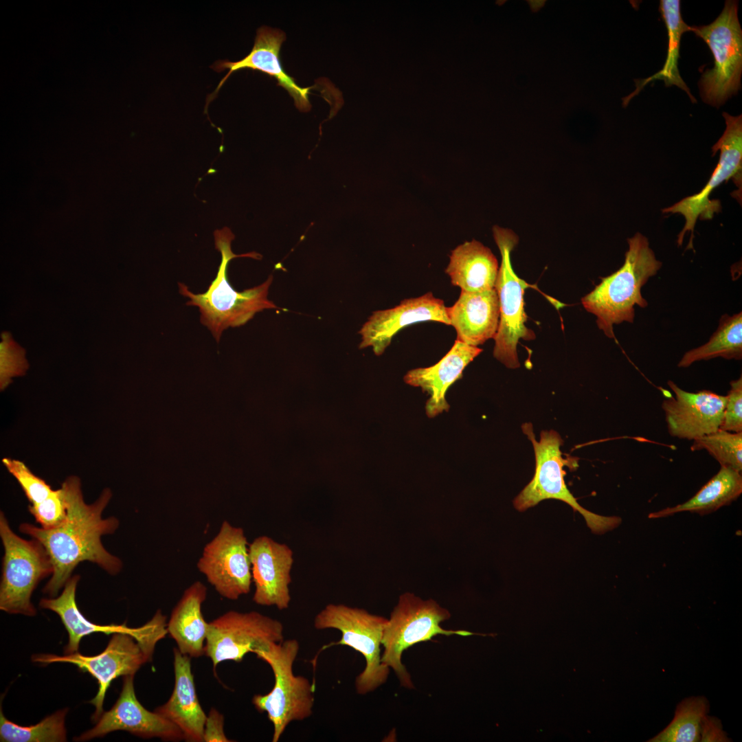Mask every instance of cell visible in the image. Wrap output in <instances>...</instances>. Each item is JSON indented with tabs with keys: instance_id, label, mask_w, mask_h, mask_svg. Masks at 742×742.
Here are the masks:
<instances>
[{
	"instance_id": "cell-1",
	"label": "cell",
	"mask_w": 742,
	"mask_h": 742,
	"mask_svg": "<svg viewBox=\"0 0 742 742\" xmlns=\"http://www.w3.org/2000/svg\"><path fill=\"white\" fill-rule=\"evenodd\" d=\"M67 517L60 526L46 530L28 523L19 526V530L38 540L47 552L54 567L51 578L43 588L49 596H56L71 577L76 567L87 561L97 564L111 575L122 569V561L109 553L103 546L101 537L113 534L119 527L115 517L103 518L112 493L104 488L91 504L85 502L80 480L71 475L60 488Z\"/></svg>"
},
{
	"instance_id": "cell-2",
	"label": "cell",
	"mask_w": 742,
	"mask_h": 742,
	"mask_svg": "<svg viewBox=\"0 0 742 742\" xmlns=\"http://www.w3.org/2000/svg\"><path fill=\"white\" fill-rule=\"evenodd\" d=\"M215 248L221 254V261L216 278L203 293L195 294L185 284L179 282V293L189 300L186 305L195 306L199 309L200 322L211 332L219 342L223 332L229 327H237L246 324L256 313L265 309L278 308L268 299L269 289L273 281L271 275L257 286L237 291L232 288L227 277V269L231 260L248 257L261 259L255 251L235 254L231 249L235 236L227 227L214 232Z\"/></svg>"
},
{
	"instance_id": "cell-3",
	"label": "cell",
	"mask_w": 742,
	"mask_h": 742,
	"mask_svg": "<svg viewBox=\"0 0 742 742\" xmlns=\"http://www.w3.org/2000/svg\"><path fill=\"white\" fill-rule=\"evenodd\" d=\"M627 242L629 249L622 266L603 278L600 283L581 299L585 310L596 315L599 329L609 338H614V324L633 322L636 305L647 306L641 289L662 265L642 234L636 233Z\"/></svg>"
},
{
	"instance_id": "cell-4",
	"label": "cell",
	"mask_w": 742,
	"mask_h": 742,
	"mask_svg": "<svg viewBox=\"0 0 742 742\" xmlns=\"http://www.w3.org/2000/svg\"><path fill=\"white\" fill-rule=\"evenodd\" d=\"M299 649L297 640L288 639L269 642L255 652L270 666L274 675L271 690L252 698L257 710L266 712L273 724V742L280 740L291 722L307 719L313 713V685L306 677L295 675L293 670Z\"/></svg>"
},
{
	"instance_id": "cell-5",
	"label": "cell",
	"mask_w": 742,
	"mask_h": 742,
	"mask_svg": "<svg viewBox=\"0 0 742 742\" xmlns=\"http://www.w3.org/2000/svg\"><path fill=\"white\" fill-rule=\"evenodd\" d=\"M450 617V612L434 600H423L410 592L399 596L383 630L381 645L384 650L381 662L394 671L401 686L408 689L414 688L411 676L401 660L403 651L410 647L431 640L440 634L447 636H497L496 633H477L441 627L440 623Z\"/></svg>"
},
{
	"instance_id": "cell-6",
	"label": "cell",
	"mask_w": 742,
	"mask_h": 742,
	"mask_svg": "<svg viewBox=\"0 0 742 742\" xmlns=\"http://www.w3.org/2000/svg\"><path fill=\"white\" fill-rule=\"evenodd\" d=\"M523 432L531 441L535 456V472L532 480L513 502L515 508L524 511L545 499H554L570 505L585 519L587 526L595 534H603L617 527L621 519L617 517H605L582 507L568 490L565 480L563 466L568 464L560 449L563 439L554 430L542 431L540 440L535 438L530 423L522 425Z\"/></svg>"
},
{
	"instance_id": "cell-7",
	"label": "cell",
	"mask_w": 742,
	"mask_h": 742,
	"mask_svg": "<svg viewBox=\"0 0 742 742\" xmlns=\"http://www.w3.org/2000/svg\"><path fill=\"white\" fill-rule=\"evenodd\" d=\"M0 536L4 548L0 609L9 614L34 616L36 609L31 596L39 582L53 574L51 559L38 540H26L15 534L3 512Z\"/></svg>"
},
{
	"instance_id": "cell-8",
	"label": "cell",
	"mask_w": 742,
	"mask_h": 742,
	"mask_svg": "<svg viewBox=\"0 0 742 742\" xmlns=\"http://www.w3.org/2000/svg\"><path fill=\"white\" fill-rule=\"evenodd\" d=\"M387 618L366 610L343 604H328L315 617L317 630L334 629L341 633L334 645L348 646L365 658L366 666L357 677L355 688L359 695L376 690L387 679L390 668L381 662V646Z\"/></svg>"
},
{
	"instance_id": "cell-9",
	"label": "cell",
	"mask_w": 742,
	"mask_h": 742,
	"mask_svg": "<svg viewBox=\"0 0 742 742\" xmlns=\"http://www.w3.org/2000/svg\"><path fill=\"white\" fill-rule=\"evenodd\" d=\"M493 235L499 250L502 262L495 285L499 304V322L493 338V356L508 368L519 367L517 346L520 339L533 340L535 333L525 325V289L530 285L515 272L510 254L518 243V236L510 229L494 226Z\"/></svg>"
},
{
	"instance_id": "cell-10",
	"label": "cell",
	"mask_w": 742,
	"mask_h": 742,
	"mask_svg": "<svg viewBox=\"0 0 742 742\" xmlns=\"http://www.w3.org/2000/svg\"><path fill=\"white\" fill-rule=\"evenodd\" d=\"M737 12V2L726 1L712 23L689 27L706 42L714 56L713 68L706 70L699 82L704 101L714 106L723 103L741 87L742 31Z\"/></svg>"
},
{
	"instance_id": "cell-11",
	"label": "cell",
	"mask_w": 742,
	"mask_h": 742,
	"mask_svg": "<svg viewBox=\"0 0 742 742\" xmlns=\"http://www.w3.org/2000/svg\"><path fill=\"white\" fill-rule=\"evenodd\" d=\"M284 627L276 619L256 611H229L208 622L205 654L214 668L221 662H240L269 642L284 640Z\"/></svg>"
},
{
	"instance_id": "cell-12",
	"label": "cell",
	"mask_w": 742,
	"mask_h": 742,
	"mask_svg": "<svg viewBox=\"0 0 742 742\" xmlns=\"http://www.w3.org/2000/svg\"><path fill=\"white\" fill-rule=\"evenodd\" d=\"M154 649L129 633H115L106 649L96 655L87 656L78 652L63 656L38 654L33 655L32 660L41 664L71 663L95 677L98 691L89 703L95 707L92 719L98 721L103 713L104 699L111 682L120 676L134 675L144 664L151 660Z\"/></svg>"
},
{
	"instance_id": "cell-13",
	"label": "cell",
	"mask_w": 742,
	"mask_h": 742,
	"mask_svg": "<svg viewBox=\"0 0 742 742\" xmlns=\"http://www.w3.org/2000/svg\"><path fill=\"white\" fill-rule=\"evenodd\" d=\"M249 546L243 529L224 521L203 548L197 568L223 598L235 600L250 591Z\"/></svg>"
},
{
	"instance_id": "cell-14",
	"label": "cell",
	"mask_w": 742,
	"mask_h": 742,
	"mask_svg": "<svg viewBox=\"0 0 742 742\" xmlns=\"http://www.w3.org/2000/svg\"><path fill=\"white\" fill-rule=\"evenodd\" d=\"M726 120V128L712 147L715 155L720 150L719 162L704 188L698 193L684 198L673 205L663 209L664 213H679L686 220L684 227L678 234L677 244L682 245L683 238L687 232L691 237L686 249H693L694 228L697 220L711 219L716 212L721 210L719 201L710 200V194L724 181L734 177L741 187V171L742 165V118L741 115L732 116L728 113H723Z\"/></svg>"
},
{
	"instance_id": "cell-15",
	"label": "cell",
	"mask_w": 742,
	"mask_h": 742,
	"mask_svg": "<svg viewBox=\"0 0 742 742\" xmlns=\"http://www.w3.org/2000/svg\"><path fill=\"white\" fill-rule=\"evenodd\" d=\"M80 578L78 574L71 576L60 595L56 598H42L39 603L41 608L56 613L67 631L69 641L65 649V654L78 652L81 639L93 633L101 632L106 635L126 633L133 636L139 642L154 648L168 633L166 617L160 610L157 611L148 622L137 628L128 627L125 623L101 625L89 621L78 609L76 602Z\"/></svg>"
},
{
	"instance_id": "cell-16",
	"label": "cell",
	"mask_w": 742,
	"mask_h": 742,
	"mask_svg": "<svg viewBox=\"0 0 742 742\" xmlns=\"http://www.w3.org/2000/svg\"><path fill=\"white\" fill-rule=\"evenodd\" d=\"M285 40L286 34L282 30L262 25L257 30L254 46L245 57L235 62L220 60L211 65L210 67L217 72L225 69L229 71L221 79L214 91L207 96L205 109L234 72L251 69L274 78L278 85L286 89L293 98L297 109L302 112L308 111L311 108L308 95L311 93L310 89L313 87H300L285 71L280 59V49Z\"/></svg>"
},
{
	"instance_id": "cell-17",
	"label": "cell",
	"mask_w": 742,
	"mask_h": 742,
	"mask_svg": "<svg viewBox=\"0 0 742 742\" xmlns=\"http://www.w3.org/2000/svg\"><path fill=\"white\" fill-rule=\"evenodd\" d=\"M134 675L124 676L120 696L107 712H103L92 729L76 739L83 741L100 737L115 730H125L144 739L157 737L164 741L184 739L181 730L155 711L146 710L138 701L133 685Z\"/></svg>"
},
{
	"instance_id": "cell-18",
	"label": "cell",
	"mask_w": 742,
	"mask_h": 742,
	"mask_svg": "<svg viewBox=\"0 0 742 742\" xmlns=\"http://www.w3.org/2000/svg\"><path fill=\"white\" fill-rule=\"evenodd\" d=\"M252 582L255 590L253 601L262 606L287 609L291 597L289 585L293 563L292 550L285 543L262 535L249 546Z\"/></svg>"
},
{
	"instance_id": "cell-19",
	"label": "cell",
	"mask_w": 742,
	"mask_h": 742,
	"mask_svg": "<svg viewBox=\"0 0 742 742\" xmlns=\"http://www.w3.org/2000/svg\"><path fill=\"white\" fill-rule=\"evenodd\" d=\"M668 385L675 396L664 400L662 408L670 436L694 440L719 429L726 396L709 390L689 392L671 381Z\"/></svg>"
},
{
	"instance_id": "cell-20",
	"label": "cell",
	"mask_w": 742,
	"mask_h": 742,
	"mask_svg": "<svg viewBox=\"0 0 742 742\" xmlns=\"http://www.w3.org/2000/svg\"><path fill=\"white\" fill-rule=\"evenodd\" d=\"M426 321L450 325L447 307L431 292L405 299L394 308L374 312L359 331V348L372 347L374 353L379 356L398 332L409 325Z\"/></svg>"
},
{
	"instance_id": "cell-21",
	"label": "cell",
	"mask_w": 742,
	"mask_h": 742,
	"mask_svg": "<svg viewBox=\"0 0 742 742\" xmlns=\"http://www.w3.org/2000/svg\"><path fill=\"white\" fill-rule=\"evenodd\" d=\"M482 349L456 340L449 352L436 364L410 370L404 376L407 385L419 387L429 398L425 405L429 418L448 412L449 405L445 396L449 387L462 376L464 368Z\"/></svg>"
},
{
	"instance_id": "cell-22",
	"label": "cell",
	"mask_w": 742,
	"mask_h": 742,
	"mask_svg": "<svg viewBox=\"0 0 742 742\" xmlns=\"http://www.w3.org/2000/svg\"><path fill=\"white\" fill-rule=\"evenodd\" d=\"M175 686L168 700L155 712L176 725L184 739L203 741L207 718L197 695L192 673L190 657L174 649Z\"/></svg>"
},
{
	"instance_id": "cell-23",
	"label": "cell",
	"mask_w": 742,
	"mask_h": 742,
	"mask_svg": "<svg viewBox=\"0 0 742 742\" xmlns=\"http://www.w3.org/2000/svg\"><path fill=\"white\" fill-rule=\"evenodd\" d=\"M450 325L456 340L477 346L494 338L499 322V304L495 289L480 291H461L455 304L447 307Z\"/></svg>"
},
{
	"instance_id": "cell-24",
	"label": "cell",
	"mask_w": 742,
	"mask_h": 742,
	"mask_svg": "<svg viewBox=\"0 0 742 742\" xmlns=\"http://www.w3.org/2000/svg\"><path fill=\"white\" fill-rule=\"evenodd\" d=\"M207 596V588L196 581L183 592L172 611L167 623L168 633L175 640L179 651L190 657L205 654L208 622L201 607Z\"/></svg>"
},
{
	"instance_id": "cell-25",
	"label": "cell",
	"mask_w": 742,
	"mask_h": 742,
	"mask_svg": "<svg viewBox=\"0 0 742 742\" xmlns=\"http://www.w3.org/2000/svg\"><path fill=\"white\" fill-rule=\"evenodd\" d=\"M498 271V262L491 250L475 240L456 247L445 269L451 284L468 292L495 289Z\"/></svg>"
},
{
	"instance_id": "cell-26",
	"label": "cell",
	"mask_w": 742,
	"mask_h": 742,
	"mask_svg": "<svg viewBox=\"0 0 742 742\" xmlns=\"http://www.w3.org/2000/svg\"><path fill=\"white\" fill-rule=\"evenodd\" d=\"M742 493V476L731 468L721 466L719 471L699 491L684 503L651 513L649 518L656 519L688 511L704 515L730 505Z\"/></svg>"
},
{
	"instance_id": "cell-27",
	"label": "cell",
	"mask_w": 742,
	"mask_h": 742,
	"mask_svg": "<svg viewBox=\"0 0 742 742\" xmlns=\"http://www.w3.org/2000/svg\"><path fill=\"white\" fill-rule=\"evenodd\" d=\"M660 10L668 32V53L666 61L660 71L646 79L636 81V89L629 96L623 98L624 106L644 86L655 80H663L666 86L675 85L678 87L688 94L693 102H696V99L693 96L690 89L680 76L677 67L681 36L683 33L689 31L690 27L682 20L680 13V1L678 0H662L660 1Z\"/></svg>"
},
{
	"instance_id": "cell-28",
	"label": "cell",
	"mask_w": 742,
	"mask_h": 742,
	"mask_svg": "<svg viewBox=\"0 0 742 742\" xmlns=\"http://www.w3.org/2000/svg\"><path fill=\"white\" fill-rule=\"evenodd\" d=\"M722 357L739 360L742 358V313L721 317L719 326L709 341L686 352L677 366L687 368L693 363Z\"/></svg>"
},
{
	"instance_id": "cell-29",
	"label": "cell",
	"mask_w": 742,
	"mask_h": 742,
	"mask_svg": "<svg viewBox=\"0 0 742 742\" xmlns=\"http://www.w3.org/2000/svg\"><path fill=\"white\" fill-rule=\"evenodd\" d=\"M708 701L704 697L697 696L685 699L677 706L671 723L648 741H700L702 721L708 715Z\"/></svg>"
},
{
	"instance_id": "cell-30",
	"label": "cell",
	"mask_w": 742,
	"mask_h": 742,
	"mask_svg": "<svg viewBox=\"0 0 742 742\" xmlns=\"http://www.w3.org/2000/svg\"><path fill=\"white\" fill-rule=\"evenodd\" d=\"M68 708L56 712L41 721L30 726H19L0 713V739L6 742L66 741L65 719Z\"/></svg>"
},
{
	"instance_id": "cell-31",
	"label": "cell",
	"mask_w": 742,
	"mask_h": 742,
	"mask_svg": "<svg viewBox=\"0 0 742 742\" xmlns=\"http://www.w3.org/2000/svg\"><path fill=\"white\" fill-rule=\"evenodd\" d=\"M692 451L705 450L721 465L741 473L742 432L721 429L693 440Z\"/></svg>"
},
{
	"instance_id": "cell-32",
	"label": "cell",
	"mask_w": 742,
	"mask_h": 742,
	"mask_svg": "<svg viewBox=\"0 0 742 742\" xmlns=\"http://www.w3.org/2000/svg\"><path fill=\"white\" fill-rule=\"evenodd\" d=\"M2 463L17 480L31 504L43 502L53 493L51 486L34 475L23 462L4 458Z\"/></svg>"
},
{
	"instance_id": "cell-33",
	"label": "cell",
	"mask_w": 742,
	"mask_h": 742,
	"mask_svg": "<svg viewBox=\"0 0 742 742\" xmlns=\"http://www.w3.org/2000/svg\"><path fill=\"white\" fill-rule=\"evenodd\" d=\"M29 511L44 529L49 530L60 526L67 517V510L60 488L54 490L43 502L30 504Z\"/></svg>"
},
{
	"instance_id": "cell-34",
	"label": "cell",
	"mask_w": 742,
	"mask_h": 742,
	"mask_svg": "<svg viewBox=\"0 0 742 742\" xmlns=\"http://www.w3.org/2000/svg\"><path fill=\"white\" fill-rule=\"evenodd\" d=\"M730 389L726 395V403L721 429L730 432H742V378L741 376L730 383Z\"/></svg>"
},
{
	"instance_id": "cell-35",
	"label": "cell",
	"mask_w": 742,
	"mask_h": 742,
	"mask_svg": "<svg viewBox=\"0 0 742 742\" xmlns=\"http://www.w3.org/2000/svg\"><path fill=\"white\" fill-rule=\"evenodd\" d=\"M203 741H231L226 737L224 732V717L215 708H211L207 716L204 728Z\"/></svg>"
},
{
	"instance_id": "cell-36",
	"label": "cell",
	"mask_w": 742,
	"mask_h": 742,
	"mask_svg": "<svg viewBox=\"0 0 742 742\" xmlns=\"http://www.w3.org/2000/svg\"><path fill=\"white\" fill-rule=\"evenodd\" d=\"M726 732L719 719L709 717L708 715L704 717L701 728L700 741L701 742H724L729 741Z\"/></svg>"
},
{
	"instance_id": "cell-37",
	"label": "cell",
	"mask_w": 742,
	"mask_h": 742,
	"mask_svg": "<svg viewBox=\"0 0 742 742\" xmlns=\"http://www.w3.org/2000/svg\"><path fill=\"white\" fill-rule=\"evenodd\" d=\"M528 2L530 6L531 10L534 12L540 10L545 3V1H528Z\"/></svg>"
}]
</instances>
